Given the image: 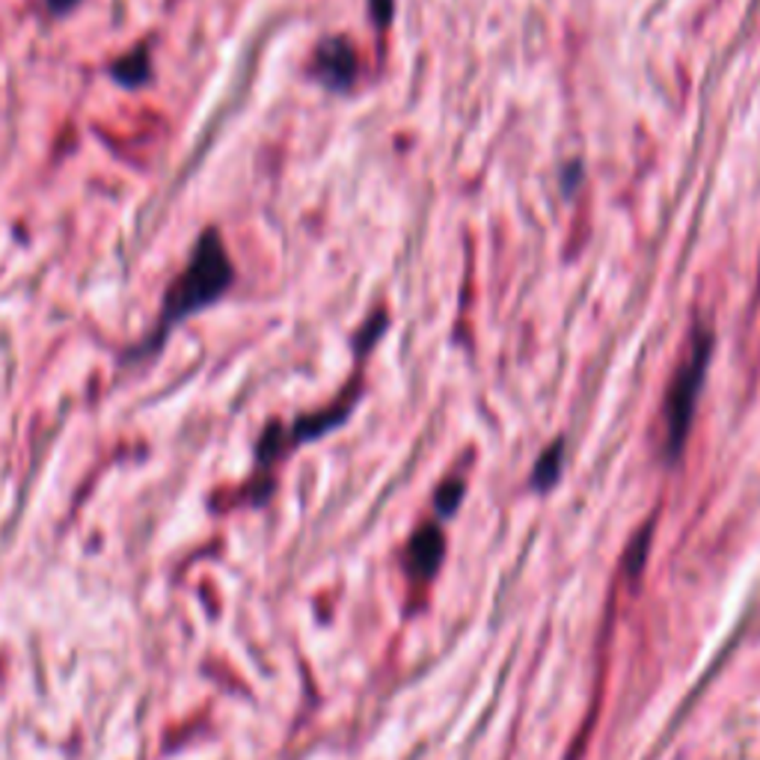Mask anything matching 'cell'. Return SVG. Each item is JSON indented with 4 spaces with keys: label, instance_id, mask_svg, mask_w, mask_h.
Wrapping results in <instances>:
<instances>
[{
    "label": "cell",
    "instance_id": "obj_1",
    "mask_svg": "<svg viewBox=\"0 0 760 760\" xmlns=\"http://www.w3.org/2000/svg\"><path fill=\"white\" fill-rule=\"evenodd\" d=\"M235 283V268L232 259L226 253L224 238L217 229H205L196 241L194 253L187 259L185 271L178 273L173 285L164 294V310L158 315L155 333L149 336L146 345H140L137 354L158 351L166 341V336L173 333L176 324H182L187 315L203 313L205 306H211L229 292V285Z\"/></svg>",
    "mask_w": 760,
    "mask_h": 760
},
{
    "label": "cell",
    "instance_id": "obj_2",
    "mask_svg": "<svg viewBox=\"0 0 760 760\" xmlns=\"http://www.w3.org/2000/svg\"><path fill=\"white\" fill-rule=\"evenodd\" d=\"M713 354V333L707 327H698L690 341L686 360L681 362V369L674 371L672 387L665 395V455L669 458H681L686 434L693 428L695 404H698V392L707 378V366H710Z\"/></svg>",
    "mask_w": 760,
    "mask_h": 760
},
{
    "label": "cell",
    "instance_id": "obj_3",
    "mask_svg": "<svg viewBox=\"0 0 760 760\" xmlns=\"http://www.w3.org/2000/svg\"><path fill=\"white\" fill-rule=\"evenodd\" d=\"M357 68H360L357 51H354L351 42L341 40V36H330V40H324L315 48V75H318L324 87L339 89V93L348 89L357 78Z\"/></svg>",
    "mask_w": 760,
    "mask_h": 760
},
{
    "label": "cell",
    "instance_id": "obj_4",
    "mask_svg": "<svg viewBox=\"0 0 760 760\" xmlns=\"http://www.w3.org/2000/svg\"><path fill=\"white\" fill-rule=\"evenodd\" d=\"M439 562H443V535H439V529L437 526L420 529V535L410 541V550H408L410 574L428 579V576H434Z\"/></svg>",
    "mask_w": 760,
    "mask_h": 760
},
{
    "label": "cell",
    "instance_id": "obj_5",
    "mask_svg": "<svg viewBox=\"0 0 760 760\" xmlns=\"http://www.w3.org/2000/svg\"><path fill=\"white\" fill-rule=\"evenodd\" d=\"M113 72V78L119 80V84H126V87H140L143 80L149 78V54L146 48H137L134 54H128V57H122L117 63V66L110 68Z\"/></svg>",
    "mask_w": 760,
    "mask_h": 760
},
{
    "label": "cell",
    "instance_id": "obj_6",
    "mask_svg": "<svg viewBox=\"0 0 760 760\" xmlns=\"http://www.w3.org/2000/svg\"><path fill=\"white\" fill-rule=\"evenodd\" d=\"M562 443H553V446L546 448L544 455H541V460H538L535 467V476H532V481H535L538 488L546 490L556 485L558 478V469H562Z\"/></svg>",
    "mask_w": 760,
    "mask_h": 760
},
{
    "label": "cell",
    "instance_id": "obj_7",
    "mask_svg": "<svg viewBox=\"0 0 760 760\" xmlns=\"http://www.w3.org/2000/svg\"><path fill=\"white\" fill-rule=\"evenodd\" d=\"M460 497H464V481H448L446 488L437 493V508L443 514H452L458 508Z\"/></svg>",
    "mask_w": 760,
    "mask_h": 760
},
{
    "label": "cell",
    "instance_id": "obj_8",
    "mask_svg": "<svg viewBox=\"0 0 760 760\" xmlns=\"http://www.w3.org/2000/svg\"><path fill=\"white\" fill-rule=\"evenodd\" d=\"M371 19L378 28H387L392 21V10H395V0H369Z\"/></svg>",
    "mask_w": 760,
    "mask_h": 760
},
{
    "label": "cell",
    "instance_id": "obj_9",
    "mask_svg": "<svg viewBox=\"0 0 760 760\" xmlns=\"http://www.w3.org/2000/svg\"><path fill=\"white\" fill-rule=\"evenodd\" d=\"M51 12H57V15H66L72 7H78V0H48Z\"/></svg>",
    "mask_w": 760,
    "mask_h": 760
}]
</instances>
